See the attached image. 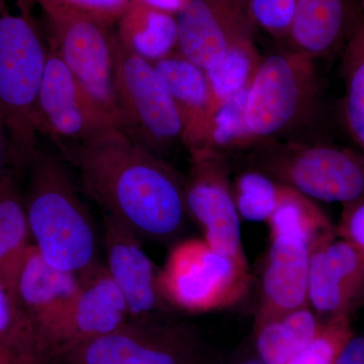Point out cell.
<instances>
[{
  "label": "cell",
  "instance_id": "obj_1",
  "mask_svg": "<svg viewBox=\"0 0 364 364\" xmlns=\"http://www.w3.org/2000/svg\"><path fill=\"white\" fill-rule=\"evenodd\" d=\"M88 196L141 240L164 243L184 231L183 177L117 127L63 155Z\"/></svg>",
  "mask_w": 364,
  "mask_h": 364
},
{
  "label": "cell",
  "instance_id": "obj_2",
  "mask_svg": "<svg viewBox=\"0 0 364 364\" xmlns=\"http://www.w3.org/2000/svg\"><path fill=\"white\" fill-rule=\"evenodd\" d=\"M37 0H0V119L16 171L39 152L36 102L49 57V40Z\"/></svg>",
  "mask_w": 364,
  "mask_h": 364
},
{
  "label": "cell",
  "instance_id": "obj_3",
  "mask_svg": "<svg viewBox=\"0 0 364 364\" xmlns=\"http://www.w3.org/2000/svg\"><path fill=\"white\" fill-rule=\"evenodd\" d=\"M25 193L32 242L46 262L79 277L100 264V235L63 159L38 152Z\"/></svg>",
  "mask_w": 364,
  "mask_h": 364
},
{
  "label": "cell",
  "instance_id": "obj_4",
  "mask_svg": "<svg viewBox=\"0 0 364 364\" xmlns=\"http://www.w3.org/2000/svg\"><path fill=\"white\" fill-rule=\"evenodd\" d=\"M114 97L117 126L162 157L182 143L178 109L156 67L114 36Z\"/></svg>",
  "mask_w": 364,
  "mask_h": 364
},
{
  "label": "cell",
  "instance_id": "obj_5",
  "mask_svg": "<svg viewBox=\"0 0 364 364\" xmlns=\"http://www.w3.org/2000/svg\"><path fill=\"white\" fill-rule=\"evenodd\" d=\"M314 63L291 49L262 58L244 105L253 146L277 141L310 116L318 97Z\"/></svg>",
  "mask_w": 364,
  "mask_h": 364
},
{
  "label": "cell",
  "instance_id": "obj_6",
  "mask_svg": "<svg viewBox=\"0 0 364 364\" xmlns=\"http://www.w3.org/2000/svg\"><path fill=\"white\" fill-rule=\"evenodd\" d=\"M261 171L314 200L352 205L364 200V155L327 144L273 142L257 146Z\"/></svg>",
  "mask_w": 364,
  "mask_h": 364
},
{
  "label": "cell",
  "instance_id": "obj_7",
  "mask_svg": "<svg viewBox=\"0 0 364 364\" xmlns=\"http://www.w3.org/2000/svg\"><path fill=\"white\" fill-rule=\"evenodd\" d=\"M169 306L207 313L236 305L247 293L250 272L246 258L222 255L202 239L179 242L159 272Z\"/></svg>",
  "mask_w": 364,
  "mask_h": 364
},
{
  "label": "cell",
  "instance_id": "obj_8",
  "mask_svg": "<svg viewBox=\"0 0 364 364\" xmlns=\"http://www.w3.org/2000/svg\"><path fill=\"white\" fill-rule=\"evenodd\" d=\"M37 1L50 44L98 109L117 126L114 97L116 33L112 32V26L53 2Z\"/></svg>",
  "mask_w": 364,
  "mask_h": 364
},
{
  "label": "cell",
  "instance_id": "obj_9",
  "mask_svg": "<svg viewBox=\"0 0 364 364\" xmlns=\"http://www.w3.org/2000/svg\"><path fill=\"white\" fill-rule=\"evenodd\" d=\"M55 364H210L203 339L186 323L159 318L129 320L79 345Z\"/></svg>",
  "mask_w": 364,
  "mask_h": 364
},
{
  "label": "cell",
  "instance_id": "obj_10",
  "mask_svg": "<svg viewBox=\"0 0 364 364\" xmlns=\"http://www.w3.org/2000/svg\"><path fill=\"white\" fill-rule=\"evenodd\" d=\"M49 46L33 123L38 135L47 136L63 156L67 151L117 126L98 109L54 47Z\"/></svg>",
  "mask_w": 364,
  "mask_h": 364
},
{
  "label": "cell",
  "instance_id": "obj_11",
  "mask_svg": "<svg viewBox=\"0 0 364 364\" xmlns=\"http://www.w3.org/2000/svg\"><path fill=\"white\" fill-rule=\"evenodd\" d=\"M183 200L188 219L202 228L203 240L210 247L222 255L246 258L241 218L224 154L210 152L191 157L184 177Z\"/></svg>",
  "mask_w": 364,
  "mask_h": 364
},
{
  "label": "cell",
  "instance_id": "obj_12",
  "mask_svg": "<svg viewBox=\"0 0 364 364\" xmlns=\"http://www.w3.org/2000/svg\"><path fill=\"white\" fill-rule=\"evenodd\" d=\"M80 279L78 296L45 341L50 364L79 345L109 334L130 320L128 305L107 267L98 264Z\"/></svg>",
  "mask_w": 364,
  "mask_h": 364
},
{
  "label": "cell",
  "instance_id": "obj_13",
  "mask_svg": "<svg viewBox=\"0 0 364 364\" xmlns=\"http://www.w3.org/2000/svg\"><path fill=\"white\" fill-rule=\"evenodd\" d=\"M176 21L178 51L205 71L256 28L250 0H188Z\"/></svg>",
  "mask_w": 364,
  "mask_h": 364
},
{
  "label": "cell",
  "instance_id": "obj_14",
  "mask_svg": "<svg viewBox=\"0 0 364 364\" xmlns=\"http://www.w3.org/2000/svg\"><path fill=\"white\" fill-rule=\"evenodd\" d=\"M102 231L107 268L126 299L131 320L158 318L169 304L162 294L159 272L143 250L141 239L107 215Z\"/></svg>",
  "mask_w": 364,
  "mask_h": 364
},
{
  "label": "cell",
  "instance_id": "obj_15",
  "mask_svg": "<svg viewBox=\"0 0 364 364\" xmlns=\"http://www.w3.org/2000/svg\"><path fill=\"white\" fill-rule=\"evenodd\" d=\"M364 291V255L360 249L334 235L311 249L309 306L318 318L348 316Z\"/></svg>",
  "mask_w": 364,
  "mask_h": 364
},
{
  "label": "cell",
  "instance_id": "obj_16",
  "mask_svg": "<svg viewBox=\"0 0 364 364\" xmlns=\"http://www.w3.org/2000/svg\"><path fill=\"white\" fill-rule=\"evenodd\" d=\"M80 287L77 274L53 267L33 244L28 247L14 294L32 322L44 349L46 340L65 318Z\"/></svg>",
  "mask_w": 364,
  "mask_h": 364
},
{
  "label": "cell",
  "instance_id": "obj_17",
  "mask_svg": "<svg viewBox=\"0 0 364 364\" xmlns=\"http://www.w3.org/2000/svg\"><path fill=\"white\" fill-rule=\"evenodd\" d=\"M311 247L291 236L270 237L255 322L309 306Z\"/></svg>",
  "mask_w": 364,
  "mask_h": 364
},
{
  "label": "cell",
  "instance_id": "obj_18",
  "mask_svg": "<svg viewBox=\"0 0 364 364\" xmlns=\"http://www.w3.org/2000/svg\"><path fill=\"white\" fill-rule=\"evenodd\" d=\"M359 20L356 0H298L287 40L316 61L343 50Z\"/></svg>",
  "mask_w": 364,
  "mask_h": 364
},
{
  "label": "cell",
  "instance_id": "obj_19",
  "mask_svg": "<svg viewBox=\"0 0 364 364\" xmlns=\"http://www.w3.org/2000/svg\"><path fill=\"white\" fill-rule=\"evenodd\" d=\"M178 109L182 143L191 156L207 153L210 121V95L205 71L184 57L178 49L155 62Z\"/></svg>",
  "mask_w": 364,
  "mask_h": 364
},
{
  "label": "cell",
  "instance_id": "obj_20",
  "mask_svg": "<svg viewBox=\"0 0 364 364\" xmlns=\"http://www.w3.org/2000/svg\"><path fill=\"white\" fill-rule=\"evenodd\" d=\"M324 321L310 306L255 322L254 344L265 364H287L311 343Z\"/></svg>",
  "mask_w": 364,
  "mask_h": 364
},
{
  "label": "cell",
  "instance_id": "obj_21",
  "mask_svg": "<svg viewBox=\"0 0 364 364\" xmlns=\"http://www.w3.org/2000/svg\"><path fill=\"white\" fill-rule=\"evenodd\" d=\"M32 244L25 195L11 169L0 181V282L13 294L21 263Z\"/></svg>",
  "mask_w": 364,
  "mask_h": 364
},
{
  "label": "cell",
  "instance_id": "obj_22",
  "mask_svg": "<svg viewBox=\"0 0 364 364\" xmlns=\"http://www.w3.org/2000/svg\"><path fill=\"white\" fill-rule=\"evenodd\" d=\"M117 23V36L121 42L152 63L178 49V30L173 14L158 11L140 0H132Z\"/></svg>",
  "mask_w": 364,
  "mask_h": 364
},
{
  "label": "cell",
  "instance_id": "obj_23",
  "mask_svg": "<svg viewBox=\"0 0 364 364\" xmlns=\"http://www.w3.org/2000/svg\"><path fill=\"white\" fill-rule=\"evenodd\" d=\"M261 61L253 37H247L234 43L215 65L205 70L212 119L225 105L248 90Z\"/></svg>",
  "mask_w": 364,
  "mask_h": 364
},
{
  "label": "cell",
  "instance_id": "obj_24",
  "mask_svg": "<svg viewBox=\"0 0 364 364\" xmlns=\"http://www.w3.org/2000/svg\"><path fill=\"white\" fill-rule=\"evenodd\" d=\"M267 224L270 237H296L305 241L311 249L334 235L331 222L322 208L312 198L289 184H286L279 205Z\"/></svg>",
  "mask_w": 364,
  "mask_h": 364
},
{
  "label": "cell",
  "instance_id": "obj_25",
  "mask_svg": "<svg viewBox=\"0 0 364 364\" xmlns=\"http://www.w3.org/2000/svg\"><path fill=\"white\" fill-rule=\"evenodd\" d=\"M0 353L13 364H50L32 322L16 296L1 282Z\"/></svg>",
  "mask_w": 364,
  "mask_h": 364
},
{
  "label": "cell",
  "instance_id": "obj_26",
  "mask_svg": "<svg viewBox=\"0 0 364 364\" xmlns=\"http://www.w3.org/2000/svg\"><path fill=\"white\" fill-rule=\"evenodd\" d=\"M341 77L344 85L342 119L351 140L364 155V23L361 18L342 50Z\"/></svg>",
  "mask_w": 364,
  "mask_h": 364
},
{
  "label": "cell",
  "instance_id": "obj_27",
  "mask_svg": "<svg viewBox=\"0 0 364 364\" xmlns=\"http://www.w3.org/2000/svg\"><path fill=\"white\" fill-rule=\"evenodd\" d=\"M232 188L241 219L267 223L279 205L286 183L259 169H253L237 176Z\"/></svg>",
  "mask_w": 364,
  "mask_h": 364
},
{
  "label": "cell",
  "instance_id": "obj_28",
  "mask_svg": "<svg viewBox=\"0 0 364 364\" xmlns=\"http://www.w3.org/2000/svg\"><path fill=\"white\" fill-rule=\"evenodd\" d=\"M246 92L242 93L221 107L210 122L207 153L252 147L244 119Z\"/></svg>",
  "mask_w": 364,
  "mask_h": 364
},
{
  "label": "cell",
  "instance_id": "obj_29",
  "mask_svg": "<svg viewBox=\"0 0 364 364\" xmlns=\"http://www.w3.org/2000/svg\"><path fill=\"white\" fill-rule=\"evenodd\" d=\"M351 336L348 316L325 321L317 336L287 364H335Z\"/></svg>",
  "mask_w": 364,
  "mask_h": 364
},
{
  "label": "cell",
  "instance_id": "obj_30",
  "mask_svg": "<svg viewBox=\"0 0 364 364\" xmlns=\"http://www.w3.org/2000/svg\"><path fill=\"white\" fill-rule=\"evenodd\" d=\"M298 0H250L256 26L275 39L287 40Z\"/></svg>",
  "mask_w": 364,
  "mask_h": 364
},
{
  "label": "cell",
  "instance_id": "obj_31",
  "mask_svg": "<svg viewBox=\"0 0 364 364\" xmlns=\"http://www.w3.org/2000/svg\"><path fill=\"white\" fill-rule=\"evenodd\" d=\"M86 14L112 26L119 20L132 0H45Z\"/></svg>",
  "mask_w": 364,
  "mask_h": 364
},
{
  "label": "cell",
  "instance_id": "obj_32",
  "mask_svg": "<svg viewBox=\"0 0 364 364\" xmlns=\"http://www.w3.org/2000/svg\"><path fill=\"white\" fill-rule=\"evenodd\" d=\"M340 233L344 240L364 251V200L344 205Z\"/></svg>",
  "mask_w": 364,
  "mask_h": 364
},
{
  "label": "cell",
  "instance_id": "obj_33",
  "mask_svg": "<svg viewBox=\"0 0 364 364\" xmlns=\"http://www.w3.org/2000/svg\"><path fill=\"white\" fill-rule=\"evenodd\" d=\"M335 364H364V336H351L347 340Z\"/></svg>",
  "mask_w": 364,
  "mask_h": 364
},
{
  "label": "cell",
  "instance_id": "obj_34",
  "mask_svg": "<svg viewBox=\"0 0 364 364\" xmlns=\"http://www.w3.org/2000/svg\"><path fill=\"white\" fill-rule=\"evenodd\" d=\"M14 169V158L6 128L0 119V181Z\"/></svg>",
  "mask_w": 364,
  "mask_h": 364
},
{
  "label": "cell",
  "instance_id": "obj_35",
  "mask_svg": "<svg viewBox=\"0 0 364 364\" xmlns=\"http://www.w3.org/2000/svg\"><path fill=\"white\" fill-rule=\"evenodd\" d=\"M140 1L158 11L176 16L188 0H140Z\"/></svg>",
  "mask_w": 364,
  "mask_h": 364
},
{
  "label": "cell",
  "instance_id": "obj_36",
  "mask_svg": "<svg viewBox=\"0 0 364 364\" xmlns=\"http://www.w3.org/2000/svg\"><path fill=\"white\" fill-rule=\"evenodd\" d=\"M240 364H265L261 360L260 358H251L245 359V360L242 361Z\"/></svg>",
  "mask_w": 364,
  "mask_h": 364
},
{
  "label": "cell",
  "instance_id": "obj_37",
  "mask_svg": "<svg viewBox=\"0 0 364 364\" xmlns=\"http://www.w3.org/2000/svg\"><path fill=\"white\" fill-rule=\"evenodd\" d=\"M356 4H358L361 20H363L364 23V0H356Z\"/></svg>",
  "mask_w": 364,
  "mask_h": 364
},
{
  "label": "cell",
  "instance_id": "obj_38",
  "mask_svg": "<svg viewBox=\"0 0 364 364\" xmlns=\"http://www.w3.org/2000/svg\"><path fill=\"white\" fill-rule=\"evenodd\" d=\"M0 364H11L7 359L4 358V356L0 355Z\"/></svg>",
  "mask_w": 364,
  "mask_h": 364
},
{
  "label": "cell",
  "instance_id": "obj_39",
  "mask_svg": "<svg viewBox=\"0 0 364 364\" xmlns=\"http://www.w3.org/2000/svg\"><path fill=\"white\" fill-rule=\"evenodd\" d=\"M0 355L4 356V355H2V354H1V353H0ZM6 359H7V358H6ZM7 360H9V359H7Z\"/></svg>",
  "mask_w": 364,
  "mask_h": 364
},
{
  "label": "cell",
  "instance_id": "obj_40",
  "mask_svg": "<svg viewBox=\"0 0 364 364\" xmlns=\"http://www.w3.org/2000/svg\"><path fill=\"white\" fill-rule=\"evenodd\" d=\"M361 252H363V255H364V251H361Z\"/></svg>",
  "mask_w": 364,
  "mask_h": 364
}]
</instances>
